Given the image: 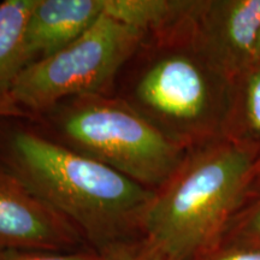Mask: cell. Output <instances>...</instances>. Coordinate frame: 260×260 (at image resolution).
Here are the masks:
<instances>
[{
  "instance_id": "10",
  "label": "cell",
  "mask_w": 260,
  "mask_h": 260,
  "mask_svg": "<svg viewBox=\"0 0 260 260\" xmlns=\"http://www.w3.org/2000/svg\"><path fill=\"white\" fill-rule=\"evenodd\" d=\"M225 136L260 148V64H253L233 81Z\"/></svg>"
},
{
  "instance_id": "6",
  "label": "cell",
  "mask_w": 260,
  "mask_h": 260,
  "mask_svg": "<svg viewBox=\"0 0 260 260\" xmlns=\"http://www.w3.org/2000/svg\"><path fill=\"white\" fill-rule=\"evenodd\" d=\"M82 235L0 162V252L81 251Z\"/></svg>"
},
{
  "instance_id": "17",
  "label": "cell",
  "mask_w": 260,
  "mask_h": 260,
  "mask_svg": "<svg viewBox=\"0 0 260 260\" xmlns=\"http://www.w3.org/2000/svg\"><path fill=\"white\" fill-rule=\"evenodd\" d=\"M253 64H260V28L258 31V38H256L255 51H254V63Z\"/></svg>"
},
{
  "instance_id": "5",
  "label": "cell",
  "mask_w": 260,
  "mask_h": 260,
  "mask_svg": "<svg viewBox=\"0 0 260 260\" xmlns=\"http://www.w3.org/2000/svg\"><path fill=\"white\" fill-rule=\"evenodd\" d=\"M145 38L104 12L68 46L24 68L10 96L31 118L70 98L115 95L119 74Z\"/></svg>"
},
{
  "instance_id": "7",
  "label": "cell",
  "mask_w": 260,
  "mask_h": 260,
  "mask_svg": "<svg viewBox=\"0 0 260 260\" xmlns=\"http://www.w3.org/2000/svg\"><path fill=\"white\" fill-rule=\"evenodd\" d=\"M190 21L199 46L232 81L254 63L260 0H194Z\"/></svg>"
},
{
  "instance_id": "14",
  "label": "cell",
  "mask_w": 260,
  "mask_h": 260,
  "mask_svg": "<svg viewBox=\"0 0 260 260\" xmlns=\"http://www.w3.org/2000/svg\"><path fill=\"white\" fill-rule=\"evenodd\" d=\"M199 260H260V248L237 243L220 242Z\"/></svg>"
},
{
  "instance_id": "4",
  "label": "cell",
  "mask_w": 260,
  "mask_h": 260,
  "mask_svg": "<svg viewBox=\"0 0 260 260\" xmlns=\"http://www.w3.org/2000/svg\"><path fill=\"white\" fill-rule=\"evenodd\" d=\"M28 119L54 141L151 190L169 180L187 153L117 95L70 98Z\"/></svg>"
},
{
  "instance_id": "3",
  "label": "cell",
  "mask_w": 260,
  "mask_h": 260,
  "mask_svg": "<svg viewBox=\"0 0 260 260\" xmlns=\"http://www.w3.org/2000/svg\"><path fill=\"white\" fill-rule=\"evenodd\" d=\"M260 175V148L224 136L187 151L154 190L141 240L169 260H199L222 241Z\"/></svg>"
},
{
  "instance_id": "15",
  "label": "cell",
  "mask_w": 260,
  "mask_h": 260,
  "mask_svg": "<svg viewBox=\"0 0 260 260\" xmlns=\"http://www.w3.org/2000/svg\"><path fill=\"white\" fill-rule=\"evenodd\" d=\"M104 255L109 256V260H169L148 247L142 240L119 247Z\"/></svg>"
},
{
  "instance_id": "11",
  "label": "cell",
  "mask_w": 260,
  "mask_h": 260,
  "mask_svg": "<svg viewBox=\"0 0 260 260\" xmlns=\"http://www.w3.org/2000/svg\"><path fill=\"white\" fill-rule=\"evenodd\" d=\"M191 0H105V12L147 35L160 31L189 9Z\"/></svg>"
},
{
  "instance_id": "16",
  "label": "cell",
  "mask_w": 260,
  "mask_h": 260,
  "mask_svg": "<svg viewBox=\"0 0 260 260\" xmlns=\"http://www.w3.org/2000/svg\"><path fill=\"white\" fill-rule=\"evenodd\" d=\"M0 116H14V117H23L29 118L21 107L16 105V103L10 96V94L4 96H0Z\"/></svg>"
},
{
  "instance_id": "2",
  "label": "cell",
  "mask_w": 260,
  "mask_h": 260,
  "mask_svg": "<svg viewBox=\"0 0 260 260\" xmlns=\"http://www.w3.org/2000/svg\"><path fill=\"white\" fill-rule=\"evenodd\" d=\"M189 9L147 35L116 83L115 95L186 151L225 136L233 81L199 46Z\"/></svg>"
},
{
  "instance_id": "12",
  "label": "cell",
  "mask_w": 260,
  "mask_h": 260,
  "mask_svg": "<svg viewBox=\"0 0 260 260\" xmlns=\"http://www.w3.org/2000/svg\"><path fill=\"white\" fill-rule=\"evenodd\" d=\"M220 242L260 248V175L249 188Z\"/></svg>"
},
{
  "instance_id": "1",
  "label": "cell",
  "mask_w": 260,
  "mask_h": 260,
  "mask_svg": "<svg viewBox=\"0 0 260 260\" xmlns=\"http://www.w3.org/2000/svg\"><path fill=\"white\" fill-rule=\"evenodd\" d=\"M0 162L69 220L93 251L107 254L141 240L154 190L54 141L28 118L0 116Z\"/></svg>"
},
{
  "instance_id": "9",
  "label": "cell",
  "mask_w": 260,
  "mask_h": 260,
  "mask_svg": "<svg viewBox=\"0 0 260 260\" xmlns=\"http://www.w3.org/2000/svg\"><path fill=\"white\" fill-rule=\"evenodd\" d=\"M37 0L0 3V96L8 95L16 77L25 68L24 35Z\"/></svg>"
},
{
  "instance_id": "8",
  "label": "cell",
  "mask_w": 260,
  "mask_h": 260,
  "mask_svg": "<svg viewBox=\"0 0 260 260\" xmlns=\"http://www.w3.org/2000/svg\"><path fill=\"white\" fill-rule=\"evenodd\" d=\"M104 10L105 0H37L25 28V68L76 40Z\"/></svg>"
},
{
  "instance_id": "13",
  "label": "cell",
  "mask_w": 260,
  "mask_h": 260,
  "mask_svg": "<svg viewBox=\"0 0 260 260\" xmlns=\"http://www.w3.org/2000/svg\"><path fill=\"white\" fill-rule=\"evenodd\" d=\"M0 260H109V256L93 249L75 252L52 251H3Z\"/></svg>"
}]
</instances>
